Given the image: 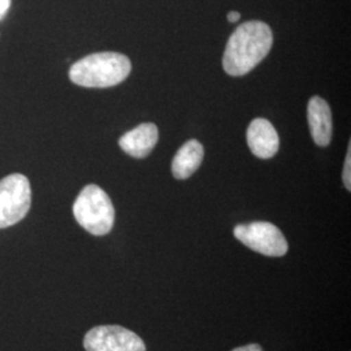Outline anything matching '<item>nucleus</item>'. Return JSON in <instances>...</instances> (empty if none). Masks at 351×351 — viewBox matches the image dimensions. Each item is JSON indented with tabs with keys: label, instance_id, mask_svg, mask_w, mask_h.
<instances>
[{
	"label": "nucleus",
	"instance_id": "obj_1",
	"mask_svg": "<svg viewBox=\"0 0 351 351\" xmlns=\"http://www.w3.org/2000/svg\"><path fill=\"white\" fill-rule=\"evenodd\" d=\"M274 45L271 27L262 21L239 25L226 43L223 66L233 77L247 75L269 53Z\"/></svg>",
	"mask_w": 351,
	"mask_h": 351
},
{
	"label": "nucleus",
	"instance_id": "obj_2",
	"mask_svg": "<svg viewBox=\"0 0 351 351\" xmlns=\"http://www.w3.org/2000/svg\"><path fill=\"white\" fill-rule=\"evenodd\" d=\"M132 71L129 58L117 52H98L75 62L71 81L84 88H104L121 84Z\"/></svg>",
	"mask_w": 351,
	"mask_h": 351
},
{
	"label": "nucleus",
	"instance_id": "obj_3",
	"mask_svg": "<svg viewBox=\"0 0 351 351\" xmlns=\"http://www.w3.org/2000/svg\"><path fill=\"white\" fill-rule=\"evenodd\" d=\"M75 220L90 234L104 236L114 224V208L107 193L98 185H88L81 190L75 204Z\"/></svg>",
	"mask_w": 351,
	"mask_h": 351
},
{
	"label": "nucleus",
	"instance_id": "obj_4",
	"mask_svg": "<svg viewBox=\"0 0 351 351\" xmlns=\"http://www.w3.org/2000/svg\"><path fill=\"white\" fill-rule=\"evenodd\" d=\"M32 206V188L25 176L13 173L0 180V229L21 221Z\"/></svg>",
	"mask_w": 351,
	"mask_h": 351
},
{
	"label": "nucleus",
	"instance_id": "obj_5",
	"mask_svg": "<svg viewBox=\"0 0 351 351\" xmlns=\"http://www.w3.org/2000/svg\"><path fill=\"white\" fill-rule=\"evenodd\" d=\"M234 237L252 251L265 256H284L288 252V242L276 226L267 221L239 224L233 230Z\"/></svg>",
	"mask_w": 351,
	"mask_h": 351
},
{
	"label": "nucleus",
	"instance_id": "obj_6",
	"mask_svg": "<svg viewBox=\"0 0 351 351\" xmlns=\"http://www.w3.org/2000/svg\"><path fill=\"white\" fill-rule=\"evenodd\" d=\"M84 346L86 351H146V345L134 332L119 326H101L90 329Z\"/></svg>",
	"mask_w": 351,
	"mask_h": 351
},
{
	"label": "nucleus",
	"instance_id": "obj_7",
	"mask_svg": "<svg viewBox=\"0 0 351 351\" xmlns=\"http://www.w3.org/2000/svg\"><path fill=\"white\" fill-rule=\"evenodd\" d=\"M247 145L251 152L261 159L274 158L280 147L276 129L265 119H255L247 129Z\"/></svg>",
	"mask_w": 351,
	"mask_h": 351
},
{
	"label": "nucleus",
	"instance_id": "obj_8",
	"mask_svg": "<svg viewBox=\"0 0 351 351\" xmlns=\"http://www.w3.org/2000/svg\"><path fill=\"white\" fill-rule=\"evenodd\" d=\"M307 119L311 136L317 146L326 147L332 141L333 123L330 107L320 97H313L307 106Z\"/></svg>",
	"mask_w": 351,
	"mask_h": 351
},
{
	"label": "nucleus",
	"instance_id": "obj_9",
	"mask_svg": "<svg viewBox=\"0 0 351 351\" xmlns=\"http://www.w3.org/2000/svg\"><path fill=\"white\" fill-rule=\"evenodd\" d=\"M158 139V126L152 123H145L125 133L119 141V145L128 155L141 159L146 158L154 150Z\"/></svg>",
	"mask_w": 351,
	"mask_h": 351
},
{
	"label": "nucleus",
	"instance_id": "obj_10",
	"mask_svg": "<svg viewBox=\"0 0 351 351\" xmlns=\"http://www.w3.org/2000/svg\"><path fill=\"white\" fill-rule=\"evenodd\" d=\"M204 150L197 139H190L177 151L172 162V173L177 180H186L201 167Z\"/></svg>",
	"mask_w": 351,
	"mask_h": 351
},
{
	"label": "nucleus",
	"instance_id": "obj_11",
	"mask_svg": "<svg viewBox=\"0 0 351 351\" xmlns=\"http://www.w3.org/2000/svg\"><path fill=\"white\" fill-rule=\"evenodd\" d=\"M342 180H343V185L345 188L348 189L349 191L351 190V146L349 143V150L346 154V159H345V165H343V175H342Z\"/></svg>",
	"mask_w": 351,
	"mask_h": 351
},
{
	"label": "nucleus",
	"instance_id": "obj_12",
	"mask_svg": "<svg viewBox=\"0 0 351 351\" xmlns=\"http://www.w3.org/2000/svg\"><path fill=\"white\" fill-rule=\"evenodd\" d=\"M232 351H263V349H262V346L258 345V343H250V345L241 346V348H237V349H234V350Z\"/></svg>",
	"mask_w": 351,
	"mask_h": 351
},
{
	"label": "nucleus",
	"instance_id": "obj_13",
	"mask_svg": "<svg viewBox=\"0 0 351 351\" xmlns=\"http://www.w3.org/2000/svg\"><path fill=\"white\" fill-rule=\"evenodd\" d=\"M11 0H0V20L5 16L7 11L10 10Z\"/></svg>",
	"mask_w": 351,
	"mask_h": 351
},
{
	"label": "nucleus",
	"instance_id": "obj_14",
	"mask_svg": "<svg viewBox=\"0 0 351 351\" xmlns=\"http://www.w3.org/2000/svg\"><path fill=\"white\" fill-rule=\"evenodd\" d=\"M239 19H241V14L239 12H229L228 13V21L229 23H237Z\"/></svg>",
	"mask_w": 351,
	"mask_h": 351
}]
</instances>
